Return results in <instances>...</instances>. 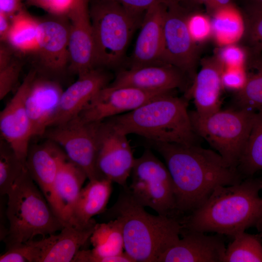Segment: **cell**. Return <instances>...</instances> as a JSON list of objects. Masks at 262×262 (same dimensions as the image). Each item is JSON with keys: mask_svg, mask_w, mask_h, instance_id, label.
Instances as JSON below:
<instances>
[{"mask_svg": "<svg viewBox=\"0 0 262 262\" xmlns=\"http://www.w3.org/2000/svg\"><path fill=\"white\" fill-rule=\"evenodd\" d=\"M147 142L165 162L174 183L177 213H190L202 206L217 186L242 180L237 169L216 151L196 144Z\"/></svg>", "mask_w": 262, "mask_h": 262, "instance_id": "obj_1", "label": "cell"}, {"mask_svg": "<svg viewBox=\"0 0 262 262\" xmlns=\"http://www.w3.org/2000/svg\"><path fill=\"white\" fill-rule=\"evenodd\" d=\"M262 181L247 178L217 186L206 202L180 220L182 228L231 237L256 225L262 217Z\"/></svg>", "mask_w": 262, "mask_h": 262, "instance_id": "obj_2", "label": "cell"}, {"mask_svg": "<svg viewBox=\"0 0 262 262\" xmlns=\"http://www.w3.org/2000/svg\"><path fill=\"white\" fill-rule=\"evenodd\" d=\"M121 223L124 251L134 262H158L179 240L182 226L173 216L151 214L122 188L114 205L103 213Z\"/></svg>", "mask_w": 262, "mask_h": 262, "instance_id": "obj_3", "label": "cell"}, {"mask_svg": "<svg viewBox=\"0 0 262 262\" xmlns=\"http://www.w3.org/2000/svg\"><path fill=\"white\" fill-rule=\"evenodd\" d=\"M188 100L171 93L160 96L138 108L106 119L119 132L147 140L183 145L196 144Z\"/></svg>", "mask_w": 262, "mask_h": 262, "instance_id": "obj_4", "label": "cell"}, {"mask_svg": "<svg viewBox=\"0 0 262 262\" xmlns=\"http://www.w3.org/2000/svg\"><path fill=\"white\" fill-rule=\"evenodd\" d=\"M7 196L6 247L32 240L37 235L46 237L63 228L65 224L54 213L27 169Z\"/></svg>", "mask_w": 262, "mask_h": 262, "instance_id": "obj_5", "label": "cell"}, {"mask_svg": "<svg viewBox=\"0 0 262 262\" xmlns=\"http://www.w3.org/2000/svg\"><path fill=\"white\" fill-rule=\"evenodd\" d=\"M95 68L117 67L122 62L140 16L114 0H90Z\"/></svg>", "mask_w": 262, "mask_h": 262, "instance_id": "obj_6", "label": "cell"}, {"mask_svg": "<svg viewBox=\"0 0 262 262\" xmlns=\"http://www.w3.org/2000/svg\"><path fill=\"white\" fill-rule=\"evenodd\" d=\"M255 112L245 109H220L207 116L189 111L193 129L230 167L237 169Z\"/></svg>", "mask_w": 262, "mask_h": 262, "instance_id": "obj_7", "label": "cell"}, {"mask_svg": "<svg viewBox=\"0 0 262 262\" xmlns=\"http://www.w3.org/2000/svg\"><path fill=\"white\" fill-rule=\"evenodd\" d=\"M131 175L129 189L139 204L159 215L174 217L177 212L172 179L167 166L150 148L135 159Z\"/></svg>", "mask_w": 262, "mask_h": 262, "instance_id": "obj_8", "label": "cell"}, {"mask_svg": "<svg viewBox=\"0 0 262 262\" xmlns=\"http://www.w3.org/2000/svg\"><path fill=\"white\" fill-rule=\"evenodd\" d=\"M42 137L58 144L67 159L85 172L89 180L105 178L97 166L94 122H84L77 116L49 127Z\"/></svg>", "mask_w": 262, "mask_h": 262, "instance_id": "obj_9", "label": "cell"}, {"mask_svg": "<svg viewBox=\"0 0 262 262\" xmlns=\"http://www.w3.org/2000/svg\"><path fill=\"white\" fill-rule=\"evenodd\" d=\"M191 12L178 3L167 5L161 63L179 69L193 79L198 51L187 23L188 16Z\"/></svg>", "mask_w": 262, "mask_h": 262, "instance_id": "obj_10", "label": "cell"}, {"mask_svg": "<svg viewBox=\"0 0 262 262\" xmlns=\"http://www.w3.org/2000/svg\"><path fill=\"white\" fill-rule=\"evenodd\" d=\"M97 146V166L102 176L128 187L135 159L127 135L117 131L106 119L94 122Z\"/></svg>", "mask_w": 262, "mask_h": 262, "instance_id": "obj_11", "label": "cell"}, {"mask_svg": "<svg viewBox=\"0 0 262 262\" xmlns=\"http://www.w3.org/2000/svg\"><path fill=\"white\" fill-rule=\"evenodd\" d=\"M70 23L66 16H49L38 19L37 73L50 78L63 74L69 64Z\"/></svg>", "mask_w": 262, "mask_h": 262, "instance_id": "obj_12", "label": "cell"}, {"mask_svg": "<svg viewBox=\"0 0 262 262\" xmlns=\"http://www.w3.org/2000/svg\"><path fill=\"white\" fill-rule=\"evenodd\" d=\"M96 224L94 218L85 224L68 222L58 234L23 243L28 262H72L81 247L90 240Z\"/></svg>", "mask_w": 262, "mask_h": 262, "instance_id": "obj_13", "label": "cell"}, {"mask_svg": "<svg viewBox=\"0 0 262 262\" xmlns=\"http://www.w3.org/2000/svg\"><path fill=\"white\" fill-rule=\"evenodd\" d=\"M172 92L107 85L95 95L78 116L86 122L102 121L135 110L160 96Z\"/></svg>", "mask_w": 262, "mask_h": 262, "instance_id": "obj_14", "label": "cell"}, {"mask_svg": "<svg viewBox=\"0 0 262 262\" xmlns=\"http://www.w3.org/2000/svg\"><path fill=\"white\" fill-rule=\"evenodd\" d=\"M36 73L35 69L28 73L14 96L0 112V137L10 144L25 165L30 141L33 137L25 98Z\"/></svg>", "mask_w": 262, "mask_h": 262, "instance_id": "obj_15", "label": "cell"}, {"mask_svg": "<svg viewBox=\"0 0 262 262\" xmlns=\"http://www.w3.org/2000/svg\"><path fill=\"white\" fill-rule=\"evenodd\" d=\"M67 158L58 144L45 139L41 143L29 146L26 160V167L29 175L38 185L54 213L62 221L55 194L54 183L60 166Z\"/></svg>", "mask_w": 262, "mask_h": 262, "instance_id": "obj_16", "label": "cell"}, {"mask_svg": "<svg viewBox=\"0 0 262 262\" xmlns=\"http://www.w3.org/2000/svg\"><path fill=\"white\" fill-rule=\"evenodd\" d=\"M90 0H78L67 16L70 23L68 70L78 76L94 68Z\"/></svg>", "mask_w": 262, "mask_h": 262, "instance_id": "obj_17", "label": "cell"}, {"mask_svg": "<svg viewBox=\"0 0 262 262\" xmlns=\"http://www.w3.org/2000/svg\"><path fill=\"white\" fill-rule=\"evenodd\" d=\"M63 92L59 82L37 72L25 98L33 137H42L50 126L58 112Z\"/></svg>", "mask_w": 262, "mask_h": 262, "instance_id": "obj_18", "label": "cell"}, {"mask_svg": "<svg viewBox=\"0 0 262 262\" xmlns=\"http://www.w3.org/2000/svg\"><path fill=\"white\" fill-rule=\"evenodd\" d=\"M180 234L182 238L161 256L158 262H223L226 247L222 235H208L183 228Z\"/></svg>", "mask_w": 262, "mask_h": 262, "instance_id": "obj_19", "label": "cell"}, {"mask_svg": "<svg viewBox=\"0 0 262 262\" xmlns=\"http://www.w3.org/2000/svg\"><path fill=\"white\" fill-rule=\"evenodd\" d=\"M186 76L180 70L171 65H150L120 71L108 86L172 92L176 88H184Z\"/></svg>", "mask_w": 262, "mask_h": 262, "instance_id": "obj_20", "label": "cell"}, {"mask_svg": "<svg viewBox=\"0 0 262 262\" xmlns=\"http://www.w3.org/2000/svg\"><path fill=\"white\" fill-rule=\"evenodd\" d=\"M78 76L75 82L63 91L58 112L49 127L78 116L95 95L113 79L112 75L102 68H94Z\"/></svg>", "mask_w": 262, "mask_h": 262, "instance_id": "obj_21", "label": "cell"}, {"mask_svg": "<svg viewBox=\"0 0 262 262\" xmlns=\"http://www.w3.org/2000/svg\"><path fill=\"white\" fill-rule=\"evenodd\" d=\"M201 65L184 97L188 100L193 99L196 112L204 117L221 109L222 74L224 66L217 55L203 59Z\"/></svg>", "mask_w": 262, "mask_h": 262, "instance_id": "obj_22", "label": "cell"}, {"mask_svg": "<svg viewBox=\"0 0 262 262\" xmlns=\"http://www.w3.org/2000/svg\"><path fill=\"white\" fill-rule=\"evenodd\" d=\"M166 9V4L158 3L145 12L131 56L130 68L162 65L161 58Z\"/></svg>", "mask_w": 262, "mask_h": 262, "instance_id": "obj_23", "label": "cell"}, {"mask_svg": "<svg viewBox=\"0 0 262 262\" xmlns=\"http://www.w3.org/2000/svg\"><path fill=\"white\" fill-rule=\"evenodd\" d=\"M92 249H80L74 262H134L125 251L121 224L117 219L96 224L90 238Z\"/></svg>", "mask_w": 262, "mask_h": 262, "instance_id": "obj_24", "label": "cell"}, {"mask_svg": "<svg viewBox=\"0 0 262 262\" xmlns=\"http://www.w3.org/2000/svg\"><path fill=\"white\" fill-rule=\"evenodd\" d=\"M112 182L107 178L89 180L81 189L69 222L85 224L95 215L103 213L112 192Z\"/></svg>", "mask_w": 262, "mask_h": 262, "instance_id": "obj_25", "label": "cell"}, {"mask_svg": "<svg viewBox=\"0 0 262 262\" xmlns=\"http://www.w3.org/2000/svg\"><path fill=\"white\" fill-rule=\"evenodd\" d=\"M86 179L85 172L67 158L61 164L55 181L54 192L65 224L71 218L74 206Z\"/></svg>", "mask_w": 262, "mask_h": 262, "instance_id": "obj_26", "label": "cell"}, {"mask_svg": "<svg viewBox=\"0 0 262 262\" xmlns=\"http://www.w3.org/2000/svg\"><path fill=\"white\" fill-rule=\"evenodd\" d=\"M11 18V26L6 43L21 53L33 52L37 49L38 19L23 8Z\"/></svg>", "mask_w": 262, "mask_h": 262, "instance_id": "obj_27", "label": "cell"}, {"mask_svg": "<svg viewBox=\"0 0 262 262\" xmlns=\"http://www.w3.org/2000/svg\"><path fill=\"white\" fill-rule=\"evenodd\" d=\"M212 34L219 43L233 44L242 38L245 22L244 16L234 4L220 8L212 15Z\"/></svg>", "mask_w": 262, "mask_h": 262, "instance_id": "obj_28", "label": "cell"}, {"mask_svg": "<svg viewBox=\"0 0 262 262\" xmlns=\"http://www.w3.org/2000/svg\"><path fill=\"white\" fill-rule=\"evenodd\" d=\"M237 169L251 176L262 170V110L255 112L251 130Z\"/></svg>", "mask_w": 262, "mask_h": 262, "instance_id": "obj_29", "label": "cell"}, {"mask_svg": "<svg viewBox=\"0 0 262 262\" xmlns=\"http://www.w3.org/2000/svg\"><path fill=\"white\" fill-rule=\"evenodd\" d=\"M226 247L223 262H262V241L260 236L240 232Z\"/></svg>", "mask_w": 262, "mask_h": 262, "instance_id": "obj_30", "label": "cell"}, {"mask_svg": "<svg viewBox=\"0 0 262 262\" xmlns=\"http://www.w3.org/2000/svg\"><path fill=\"white\" fill-rule=\"evenodd\" d=\"M254 72L247 74L244 86L235 92L234 101L237 108L256 112L262 110V66L246 63Z\"/></svg>", "mask_w": 262, "mask_h": 262, "instance_id": "obj_31", "label": "cell"}, {"mask_svg": "<svg viewBox=\"0 0 262 262\" xmlns=\"http://www.w3.org/2000/svg\"><path fill=\"white\" fill-rule=\"evenodd\" d=\"M25 164L4 139H0V193L7 195L16 181L26 169Z\"/></svg>", "mask_w": 262, "mask_h": 262, "instance_id": "obj_32", "label": "cell"}, {"mask_svg": "<svg viewBox=\"0 0 262 262\" xmlns=\"http://www.w3.org/2000/svg\"><path fill=\"white\" fill-rule=\"evenodd\" d=\"M245 30L242 38L246 49L262 51V12L244 14Z\"/></svg>", "mask_w": 262, "mask_h": 262, "instance_id": "obj_33", "label": "cell"}, {"mask_svg": "<svg viewBox=\"0 0 262 262\" xmlns=\"http://www.w3.org/2000/svg\"><path fill=\"white\" fill-rule=\"evenodd\" d=\"M22 63L14 59L0 68V99L2 100L14 88L22 67Z\"/></svg>", "mask_w": 262, "mask_h": 262, "instance_id": "obj_34", "label": "cell"}, {"mask_svg": "<svg viewBox=\"0 0 262 262\" xmlns=\"http://www.w3.org/2000/svg\"><path fill=\"white\" fill-rule=\"evenodd\" d=\"M187 23L190 33L196 43L205 40L212 34L211 20L201 13L190 12Z\"/></svg>", "mask_w": 262, "mask_h": 262, "instance_id": "obj_35", "label": "cell"}, {"mask_svg": "<svg viewBox=\"0 0 262 262\" xmlns=\"http://www.w3.org/2000/svg\"><path fill=\"white\" fill-rule=\"evenodd\" d=\"M217 56L224 68L245 67L246 62V52L235 44L226 45L222 48Z\"/></svg>", "mask_w": 262, "mask_h": 262, "instance_id": "obj_36", "label": "cell"}, {"mask_svg": "<svg viewBox=\"0 0 262 262\" xmlns=\"http://www.w3.org/2000/svg\"><path fill=\"white\" fill-rule=\"evenodd\" d=\"M78 0H27L30 5L41 8L49 14L66 16Z\"/></svg>", "mask_w": 262, "mask_h": 262, "instance_id": "obj_37", "label": "cell"}, {"mask_svg": "<svg viewBox=\"0 0 262 262\" xmlns=\"http://www.w3.org/2000/svg\"><path fill=\"white\" fill-rule=\"evenodd\" d=\"M245 67L224 68L222 74L223 88L237 92L245 85L247 77Z\"/></svg>", "mask_w": 262, "mask_h": 262, "instance_id": "obj_38", "label": "cell"}, {"mask_svg": "<svg viewBox=\"0 0 262 262\" xmlns=\"http://www.w3.org/2000/svg\"><path fill=\"white\" fill-rule=\"evenodd\" d=\"M134 15L140 16L144 12L158 3H169V0H114Z\"/></svg>", "mask_w": 262, "mask_h": 262, "instance_id": "obj_39", "label": "cell"}, {"mask_svg": "<svg viewBox=\"0 0 262 262\" xmlns=\"http://www.w3.org/2000/svg\"><path fill=\"white\" fill-rule=\"evenodd\" d=\"M0 256V262H28L23 243L12 245Z\"/></svg>", "mask_w": 262, "mask_h": 262, "instance_id": "obj_40", "label": "cell"}, {"mask_svg": "<svg viewBox=\"0 0 262 262\" xmlns=\"http://www.w3.org/2000/svg\"><path fill=\"white\" fill-rule=\"evenodd\" d=\"M22 8L20 0H0V12L10 17Z\"/></svg>", "mask_w": 262, "mask_h": 262, "instance_id": "obj_41", "label": "cell"}, {"mask_svg": "<svg viewBox=\"0 0 262 262\" xmlns=\"http://www.w3.org/2000/svg\"><path fill=\"white\" fill-rule=\"evenodd\" d=\"M243 9V14L262 12V0H240Z\"/></svg>", "mask_w": 262, "mask_h": 262, "instance_id": "obj_42", "label": "cell"}, {"mask_svg": "<svg viewBox=\"0 0 262 262\" xmlns=\"http://www.w3.org/2000/svg\"><path fill=\"white\" fill-rule=\"evenodd\" d=\"M10 26V17L0 12V38L1 42H6Z\"/></svg>", "mask_w": 262, "mask_h": 262, "instance_id": "obj_43", "label": "cell"}, {"mask_svg": "<svg viewBox=\"0 0 262 262\" xmlns=\"http://www.w3.org/2000/svg\"><path fill=\"white\" fill-rule=\"evenodd\" d=\"M246 50L247 62L257 64L262 66V51H254L246 49Z\"/></svg>", "mask_w": 262, "mask_h": 262, "instance_id": "obj_44", "label": "cell"}, {"mask_svg": "<svg viewBox=\"0 0 262 262\" xmlns=\"http://www.w3.org/2000/svg\"><path fill=\"white\" fill-rule=\"evenodd\" d=\"M234 0H212L213 11L212 15L217 10L234 4Z\"/></svg>", "mask_w": 262, "mask_h": 262, "instance_id": "obj_45", "label": "cell"}, {"mask_svg": "<svg viewBox=\"0 0 262 262\" xmlns=\"http://www.w3.org/2000/svg\"><path fill=\"white\" fill-rule=\"evenodd\" d=\"M190 3L192 8L194 6L203 4L206 7L209 12L211 14L213 13V8L212 0H190Z\"/></svg>", "mask_w": 262, "mask_h": 262, "instance_id": "obj_46", "label": "cell"}, {"mask_svg": "<svg viewBox=\"0 0 262 262\" xmlns=\"http://www.w3.org/2000/svg\"><path fill=\"white\" fill-rule=\"evenodd\" d=\"M169 3L172 2L179 3L180 5L190 9L191 8H192L190 3V0H169Z\"/></svg>", "mask_w": 262, "mask_h": 262, "instance_id": "obj_47", "label": "cell"}, {"mask_svg": "<svg viewBox=\"0 0 262 262\" xmlns=\"http://www.w3.org/2000/svg\"><path fill=\"white\" fill-rule=\"evenodd\" d=\"M256 226L257 227L259 232H260V237L261 238V240L262 241V217L259 220V221L258 222V223H257V224H256Z\"/></svg>", "mask_w": 262, "mask_h": 262, "instance_id": "obj_48", "label": "cell"}, {"mask_svg": "<svg viewBox=\"0 0 262 262\" xmlns=\"http://www.w3.org/2000/svg\"></svg>", "mask_w": 262, "mask_h": 262, "instance_id": "obj_49", "label": "cell"}, {"mask_svg": "<svg viewBox=\"0 0 262 262\" xmlns=\"http://www.w3.org/2000/svg\"></svg>", "mask_w": 262, "mask_h": 262, "instance_id": "obj_50", "label": "cell"}]
</instances>
